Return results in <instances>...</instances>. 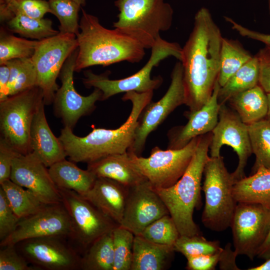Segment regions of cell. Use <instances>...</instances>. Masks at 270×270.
<instances>
[{
    "label": "cell",
    "instance_id": "bcb514c9",
    "mask_svg": "<svg viewBox=\"0 0 270 270\" xmlns=\"http://www.w3.org/2000/svg\"><path fill=\"white\" fill-rule=\"evenodd\" d=\"M225 20L231 24L232 30L236 31L239 34L256 40L259 41L265 44V46L270 49V34L262 33L246 28L232 18L224 17Z\"/></svg>",
    "mask_w": 270,
    "mask_h": 270
},
{
    "label": "cell",
    "instance_id": "e0dca14e",
    "mask_svg": "<svg viewBox=\"0 0 270 270\" xmlns=\"http://www.w3.org/2000/svg\"><path fill=\"white\" fill-rule=\"evenodd\" d=\"M72 232L70 216L62 202L46 204L36 213L21 218L14 231L0 245H16L28 239L60 236L70 239Z\"/></svg>",
    "mask_w": 270,
    "mask_h": 270
},
{
    "label": "cell",
    "instance_id": "83f0119b",
    "mask_svg": "<svg viewBox=\"0 0 270 270\" xmlns=\"http://www.w3.org/2000/svg\"><path fill=\"white\" fill-rule=\"evenodd\" d=\"M259 61L256 55L242 66L222 86L218 93V101L224 104L232 96L258 84Z\"/></svg>",
    "mask_w": 270,
    "mask_h": 270
},
{
    "label": "cell",
    "instance_id": "f907efd6",
    "mask_svg": "<svg viewBox=\"0 0 270 270\" xmlns=\"http://www.w3.org/2000/svg\"><path fill=\"white\" fill-rule=\"evenodd\" d=\"M257 256L265 260L270 257V230L266 240L258 250Z\"/></svg>",
    "mask_w": 270,
    "mask_h": 270
},
{
    "label": "cell",
    "instance_id": "d6986e66",
    "mask_svg": "<svg viewBox=\"0 0 270 270\" xmlns=\"http://www.w3.org/2000/svg\"><path fill=\"white\" fill-rule=\"evenodd\" d=\"M10 180L30 190L46 204L62 202L58 188L48 169L32 152L20 154L14 158Z\"/></svg>",
    "mask_w": 270,
    "mask_h": 270
},
{
    "label": "cell",
    "instance_id": "4dcf8cb0",
    "mask_svg": "<svg viewBox=\"0 0 270 270\" xmlns=\"http://www.w3.org/2000/svg\"><path fill=\"white\" fill-rule=\"evenodd\" d=\"M0 184L14 212L20 219L36 213L46 205L30 190L10 179Z\"/></svg>",
    "mask_w": 270,
    "mask_h": 270
},
{
    "label": "cell",
    "instance_id": "7dc6e473",
    "mask_svg": "<svg viewBox=\"0 0 270 270\" xmlns=\"http://www.w3.org/2000/svg\"><path fill=\"white\" fill-rule=\"evenodd\" d=\"M238 255L234 250L231 248V244H226L222 248L219 255L218 265L222 270H240L237 266L236 260Z\"/></svg>",
    "mask_w": 270,
    "mask_h": 270
},
{
    "label": "cell",
    "instance_id": "ac0fdd59",
    "mask_svg": "<svg viewBox=\"0 0 270 270\" xmlns=\"http://www.w3.org/2000/svg\"><path fill=\"white\" fill-rule=\"evenodd\" d=\"M170 214L160 196L148 180L129 188L120 226L138 236L149 224Z\"/></svg>",
    "mask_w": 270,
    "mask_h": 270
},
{
    "label": "cell",
    "instance_id": "74e56055",
    "mask_svg": "<svg viewBox=\"0 0 270 270\" xmlns=\"http://www.w3.org/2000/svg\"><path fill=\"white\" fill-rule=\"evenodd\" d=\"M174 248L175 252L181 253L186 258L196 256L216 254L222 248L218 240H208L202 235L180 236Z\"/></svg>",
    "mask_w": 270,
    "mask_h": 270
},
{
    "label": "cell",
    "instance_id": "2e32d148",
    "mask_svg": "<svg viewBox=\"0 0 270 270\" xmlns=\"http://www.w3.org/2000/svg\"><path fill=\"white\" fill-rule=\"evenodd\" d=\"M66 239L60 236L31 238L18 243L16 246L38 270H80L82 256Z\"/></svg>",
    "mask_w": 270,
    "mask_h": 270
},
{
    "label": "cell",
    "instance_id": "6da1fadb",
    "mask_svg": "<svg viewBox=\"0 0 270 270\" xmlns=\"http://www.w3.org/2000/svg\"><path fill=\"white\" fill-rule=\"evenodd\" d=\"M222 38L209 10L199 9L180 60L188 112L200 110L212 94L220 74Z\"/></svg>",
    "mask_w": 270,
    "mask_h": 270
},
{
    "label": "cell",
    "instance_id": "681fc988",
    "mask_svg": "<svg viewBox=\"0 0 270 270\" xmlns=\"http://www.w3.org/2000/svg\"><path fill=\"white\" fill-rule=\"evenodd\" d=\"M24 59V58L12 59L4 62L10 68V80L8 85V96L22 68Z\"/></svg>",
    "mask_w": 270,
    "mask_h": 270
},
{
    "label": "cell",
    "instance_id": "7402d4cb",
    "mask_svg": "<svg viewBox=\"0 0 270 270\" xmlns=\"http://www.w3.org/2000/svg\"><path fill=\"white\" fill-rule=\"evenodd\" d=\"M128 188L114 180L98 177L90 190L82 196L120 225Z\"/></svg>",
    "mask_w": 270,
    "mask_h": 270
},
{
    "label": "cell",
    "instance_id": "c3c4849f",
    "mask_svg": "<svg viewBox=\"0 0 270 270\" xmlns=\"http://www.w3.org/2000/svg\"><path fill=\"white\" fill-rule=\"evenodd\" d=\"M10 80V68L5 63L0 64V102L8 96V85Z\"/></svg>",
    "mask_w": 270,
    "mask_h": 270
},
{
    "label": "cell",
    "instance_id": "f5cc1de1",
    "mask_svg": "<svg viewBox=\"0 0 270 270\" xmlns=\"http://www.w3.org/2000/svg\"><path fill=\"white\" fill-rule=\"evenodd\" d=\"M248 270H270V257L262 264L250 268Z\"/></svg>",
    "mask_w": 270,
    "mask_h": 270
},
{
    "label": "cell",
    "instance_id": "5bb4252c",
    "mask_svg": "<svg viewBox=\"0 0 270 270\" xmlns=\"http://www.w3.org/2000/svg\"><path fill=\"white\" fill-rule=\"evenodd\" d=\"M78 54V48L65 61L59 75L61 86L56 92L53 102L55 115L62 120L64 126L72 130L81 117L94 110L96 102L101 100L102 95L96 88L87 96L80 95L76 90L74 72Z\"/></svg>",
    "mask_w": 270,
    "mask_h": 270
},
{
    "label": "cell",
    "instance_id": "6f0895ef",
    "mask_svg": "<svg viewBox=\"0 0 270 270\" xmlns=\"http://www.w3.org/2000/svg\"><path fill=\"white\" fill-rule=\"evenodd\" d=\"M4 0V2H10V1H12V0Z\"/></svg>",
    "mask_w": 270,
    "mask_h": 270
},
{
    "label": "cell",
    "instance_id": "60d3db41",
    "mask_svg": "<svg viewBox=\"0 0 270 270\" xmlns=\"http://www.w3.org/2000/svg\"><path fill=\"white\" fill-rule=\"evenodd\" d=\"M20 219L14 214L6 194L0 187V240H4L15 230Z\"/></svg>",
    "mask_w": 270,
    "mask_h": 270
},
{
    "label": "cell",
    "instance_id": "5b68a950",
    "mask_svg": "<svg viewBox=\"0 0 270 270\" xmlns=\"http://www.w3.org/2000/svg\"><path fill=\"white\" fill-rule=\"evenodd\" d=\"M118 20L113 26L151 48L161 32L172 26L174 10L164 0H116Z\"/></svg>",
    "mask_w": 270,
    "mask_h": 270
},
{
    "label": "cell",
    "instance_id": "d4e9b609",
    "mask_svg": "<svg viewBox=\"0 0 270 270\" xmlns=\"http://www.w3.org/2000/svg\"><path fill=\"white\" fill-rule=\"evenodd\" d=\"M50 176L58 188L74 191L85 196L93 186L96 176L92 172L78 168L74 162L66 159L48 168Z\"/></svg>",
    "mask_w": 270,
    "mask_h": 270
},
{
    "label": "cell",
    "instance_id": "11a10c76",
    "mask_svg": "<svg viewBox=\"0 0 270 270\" xmlns=\"http://www.w3.org/2000/svg\"><path fill=\"white\" fill-rule=\"evenodd\" d=\"M77 4H78L80 6H84L86 4L87 0H73Z\"/></svg>",
    "mask_w": 270,
    "mask_h": 270
},
{
    "label": "cell",
    "instance_id": "9a60e30c",
    "mask_svg": "<svg viewBox=\"0 0 270 270\" xmlns=\"http://www.w3.org/2000/svg\"><path fill=\"white\" fill-rule=\"evenodd\" d=\"M212 133L210 156H220L222 147L224 145L230 146L238 159L237 168L232 173L234 182L245 178V168L252 154L248 125L242 122L234 110H231L226 104H222L218 122Z\"/></svg>",
    "mask_w": 270,
    "mask_h": 270
},
{
    "label": "cell",
    "instance_id": "ffe728a7",
    "mask_svg": "<svg viewBox=\"0 0 270 270\" xmlns=\"http://www.w3.org/2000/svg\"><path fill=\"white\" fill-rule=\"evenodd\" d=\"M220 88L218 81L209 100L197 111L186 113L187 123L174 127L168 132V149L182 148L194 138L212 131L218 120L220 107L218 101Z\"/></svg>",
    "mask_w": 270,
    "mask_h": 270
},
{
    "label": "cell",
    "instance_id": "44dd1931",
    "mask_svg": "<svg viewBox=\"0 0 270 270\" xmlns=\"http://www.w3.org/2000/svg\"><path fill=\"white\" fill-rule=\"evenodd\" d=\"M44 100L34 116L30 130V144L34 153L47 167L67 156L59 138L52 133L44 112Z\"/></svg>",
    "mask_w": 270,
    "mask_h": 270
},
{
    "label": "cell",
    "instance_id": "4316f807",
    "mask_svg": "<svg viewBox=\"0 0 270 270\" xmlns=\"http://www.w3.org/2000/svg\"><path fill=\"white\" fill-rule=\"evenodd\" d=\"M228 102L247 125L266 118L268 109L267 96L259 84L232 96Z\"/></svg>",
    "mask_w": 270,
    "mask_h": 270
},
{
    "label": "cell",
    "instance_id": "ee69618b",
    "mask_svg": "<svg viewBox=\"0 0 270 270\" xmlns=\"http://www.w3.org/2000/svg\"><path fill=\"white\" fill-rule=\"evenodd\" d=\"M256 55L260 64L258 84L266 93L270 92V49L265 46Z\"/></svg>",
    "mask_w": 270,
    "mask_h": 270
},
{
    "label": "cell",
    "instance_id": "f546056e",
    "mask_svg": "<svg viewBox=\"0 0 270 270\" xmlns=\"http://www.w3.org/2000/svg\"><path fill=\"white\" fill-rule=\"evenodd\" d=\"M253 56L238 40L223 37L218 78L220 86H223L234 74Z\"/></svg>",
    "mask_w": 270,
    "mask_h": 270
},
{
    "label": "cell",
    "instance_id": "ba28073f",
    "mask_svg": "<svg viewBox=\"0 0 270 270\" xmlns=\"http://www.w3.org/2000/svg\"><path fill=\"white\" fill-rule=\"evenodd\" d=\"M43 100L42 90L36 86L0 102V138L20 154L32 152V124Z\"/></svg>",
    "mask_w": 270,
    "mask_h": 270
},
{
    "label": "cell",
    "instance_id": "836d02e7",
    "mask_svg": "<svg viewBox=\"0 0 270 270\" xmlns=\"http://www.w3.org/2000/svg\"><path fill=\"white\" fill-rule=\"evenodd\" d=\"M38 41L18 38L1 28L0 64L12 59L32 58Z\"/></svg>",
    "mask_w": 270,
    "mask_h": 270
},
{
    "label": "cell",
    "instance_id": "3957f363",
    "mask_svg": "<svg viewBox=\"0 0 270 270\" xmlns=\"http://www.w3.org/2000/svg\"><path fill=\"white\" fill-rule=\"evenodd\" d=\"M81 10L80 32L76 36L78 54L75 72L124 61L138 63L143 59L146 48L138 40L117 28L104 27L98 17Z\"/></svg>",
    "mask_w": 270,
    "mask_h": 270
},
{
    "label": "cell",
    "instance_id": "7bdbcfd3",
    "mask_svg": "<svg viewBox=\"0 0 270 270\" xmlns=\"http://www.w3.org/2000/svg\"><path fill=\"white\" fill-rule=\"evenodd\" d=\"M20 154L2 138H0V184L10 179L13 160Z\"/></svg>",
    "mask_w": 270,
    "mask_h": 270
},
{
    "label": "cell",
    "instance_id": "8fae6325",
    "mask_svg": "<svg viewBox=\"0 0 270 270\" xmlns=\"http://www.w3.org/2000/svg\"><path fill=\"white\" fill-rule=\"evenodd\" d=\"M78 48L72 34H58L38 41L32 57L37 76V86L42 90L45 104L53 103L59 86L56 80L68 56Z\"/></svg>",
    "mask_w": 270,
    "mask_h": 270
},
{
    "label": "cell",
    "instance_id": "816d5d0a",
    "mask_svg": "<svg viewBox=\"0 0 270 270\" xmlns=\"http://www.w3.org/2000/svg\"><path fill=\"white\" fill-rule=\"evenodd\" d=\"M14 16L10 9L7 4L2 0H0V19L2 22H8L14 18Z\"/></svg>",
    "mask_w": 270,
    "mask_h": 270
},
{
    "label": "cell",
    "instance_id": "7a4b0ae2",
    "mask_svg": "<svg viewBox=\"0 0 270 270\" xmlns=\"http://www.w3.org/2000/svg\"><path fill=\"white\" fill-rule=\"evenodd\" d=\"M153 92L124 94L122 100H130L132 108L126 121L117 128L93 126L90 133L80 137L74 134L70 128L64 126L58 138L70 160L88 164L110 155L127 152L133 142L139 116L152 101Z\"/></svg>",
    "mask_w": 270,
    "mask_h": 270
},
{
    "label": "cell",
    "instance_id": "f6af8a7d",
    "mask_svg": "<svg viewBox=\"0 0 270 270\" xmlns=\"http://www.w3.org/2000/svg\"><path fill=\"white\" fill-rule=\"evenodd\" d=\"M220 252L188 257L186 258V268L189 270H214L218 262Z\"/></svg>",
    "mask_w": 270,
    "mask_h": 270
},
{
    "label": "cell",
    "instance_id": "d590c367",
    "mask_svg": "<svg viewBox=\"0 0 270 270\" xmlns=\"http://www.w3.org/2000/svg\"><path fill=\"white\" fill-rule=\"evenodd\" d=\"M134 236L132 232L120 225L112 230L113 270H130Z\"/></svg>",
    "mask_w": 270,
    "mask_h": 270
},
{
    "label": "cell",
    "instance_id": "9c48e42d",
    "mask_svg": "<svg viewBox=\"0 0 270 270\" xmlns=\"http://www.w3.org/2000/svg\"><path fill=\"white\" fill-rule=\"evenodd\" d=\"M58 190L71 220L72 232L69 240L80 254H83L95 240L120 226L74 191Z\"/></svg>",
    "mask_w": 270,
    "mask_h": 270
},
{
    "label": "cell",
    "instance_id": "8992f818",
    "mask_svg": "<svg viewBox=\"0 0 270 270\" xmlns=\"http://www.w3.org/2000/svg\"><path fill=\"white\" fill-rule=\"evenodd\" d=\"M182 51V48L178 42H170L160 37L151 48L148 61L136 73L125 78L111 80L108 78L109 72L98 74L88 70L84 72L82 82L86 88L99 89L102 93L101 100L122 92H154L160 86L162 78L160 76L151 78L153 68L169 56H174L180 61Z\"/></svg>",
    "mask_w": 270,
    "mask_h": 270
},
{
    "label": "cell",
    "instance_id": "30bf717a",
    "mask_svg": "<svg viewBox=\"0 0 270 270\" xmlns=\"http://www.w3.org/2000/svg\"><path fill=\"white\" fill-rule=\"evenodd\" d=\"M200 136L180 149L163 150L155 146L148 158L128 152L132 164L154 188H168L175 184L186 170Z\"/></svg>",
    "mask_w": 270,
    "mask_h": 270
},
{
    "label": "cell",
    "instance_id": "4fadbf2b",
    "mask_svg": "<svg viewBox=\"0 0 270 270\" xmlns=\"http://www.w3.org/2000/svg\"><path fill=\"white\" fill-rule=\"evenodd\" d=\"M185 103L183 70L181 62L178 61L172 72L171 82L166 92L158 101L148 103L141 112L133 142L128 152L140 156L148 135L177 107Z\"/></svg>",
    "mask_w": 270,
    "mask_h": 270
},
{
    "label": "cell",
    "instance_id": "b9f144b4",
    "mask_svg": "<svg viewBox=\"0 0 270 270\" xmlns=\"http://www.w3.org/2000/svg\"><path fill=\"white\" fill-rule=\"evenodd\" d=\"M37 73L32 58H24L22 68L9 96L37 86Z\"/></svg>",
    "mask_w": 270,
    "mask_h": 270
},
{
    "label": "cell",
    "instance_id": "603a6c76",
    "mask_svg": "<svg viewBox=\"0 0 270 270\" xmlns=\"http://www.w3.org/2000/svg\"><path fill=\"white\" fill-rule=\"evenodd\" d=\"M87 169L97 178H108L128 188L147 180L132 164L128 152L110 155L88 163Z\"/></svg>",
    "mask_w": 270,
    "mask_h": 270
},
{
    "label": "cell",
    "instance_id": "1f68e13d",
    "mask_svg": "<svg viewBox=\"0 0 270 270\" xmlns=\"http://www.w3.org/2000/svg\"><path fill=\"white\" fill-rule=\"evenodd\" d=\"M248 127L252 152L256 157L252 174L260 167L270 169V122L264 118Z\"/></svg>",
    "mask_w": 270,
    "mask_h": 270
},
{
    "label": "cell",
    "instance_id": "9f6ffc18",
    "mask_svg": "<svg viewBox=\"0 0 270 270\" xmlns=\"http://www.w3.org/2000/svg\"><path fill=\"white\" fill-rule=\"evenodd\" d=\"M268 8L269 14L270 15V0H268Z\"/></svg>",
    "mask_w": 270,
    "mask_h": 270
},
{
    "label": "cell",
    "instance_id": "52a82bcc",
    "mask_svg": "<svg viewBox=\"0 0 270 270\" xmlns=\"http://www.w3.org/2000/svg\"><path fill=\"white\" fill-rule=\"evenodd\" d=\"M204 175L202 190L205 196V205L202 222L207 228L221 232L230 227L238 204L233 194L234 182L220 156H209Z\"/></svg>",
    "mask_w": 270,
    "mask_h": 270
},
{
    "label": "cell",
    "instance_id": "7c38bea8",
    "mask_svg": "<svg viewBox=\"0 0 270 270\" xmlns=\"http://www.w3.org/2000/svg\"><path fill=\"white\" fill-rule=\"evenodd\" d=\"M230 227L234 250L253 260L270 230V208L260 204L238 202Z\"/></svg>",
    "mask_w": 270,
    "mask_h": 270
},
{
    "label": "cell",
    "instance_id": "f35d334b",
    "mask_svg": "<svg viewBox=\"0 0 270 270\" xmlns=\"http://www.w3.org/2000/svg\"><path fill=\"white\" fill-rule=\"evenodd\" d=\"M14 16L23 15L40 19L47 12L51 13L48 1L45 0H13L6 2Z\"/></svg>",
    "mask_w": 270,
    "mask_h": 270
},
{
    "label": "cell",
    "instance_id": "484cf974",
    "mask_svg": "<svg viewBox=\"0 0 270 270\" xmlns=\"http://www.w3.org/2000/svg\"><path fill=\"white\" fill-rule=\"evenodd\" d=\"M233 194L238 202L258 204L270 208V169L260 167L236 182Z\"/></svg>",
    "mask_w": 270,
    "mask_h": 270
},
{
    "label": "cell",
    "instance_id": "e575fe53",
    "mask_svg": "<svg viewBox=\"0 0 270 270\" xmlns=\"http://www.w3.org/2000/svg\"><path fill=\"white\" fill-rule=\"evenodd\" d=\"M51 14L60 21L59 32L72 34L76 36L80 32L78 12L81 8L73 0H48Z\"/></svg>",
    "mask_w": 270,
    "mask_h": 270
},
{
    "label": "cell",
    "instance_id": "d6a6232c",
    "mask_svg": "<svg viewBox=\"0 0 270 270\" xmlns=\"http://www.w3.org/2000/svg\"><path fill=\"white\" fill-rule=\"evenodd\" d=\"M8 29L26 38L40 40L60 33L54 30L52 21L48 18H34L16 15L7 22Z\"/></svg>",
    "mask_w": 270,
    "mask_h": 270
},
{
    "label": "cell",
    "instance_id": "f1b7e54d",
    "mask_svg": "<svg viewBox=\"0 0 270 270\" xmlns=\"http://www.w3.org/2000/svg\"><path fill=\"white\" fill-rule=\"evenodd\" d=\"M114 262L112 231L95 240L82 254L80 270H113Z\"/></svg>",
    "mask_w": 270,
    "mask_h": 270
},
{
    "label": "cell",
    "instance_id": "db71d44e",
    "mask_svg": "<svg viewBox=\"0 0 270 270\" xmlns=\"http://www.w3.org/2000/svg\"><path fill=\"white\" fill-rule=\"evenodd\" d=\"M268 99V112L266 118L270 122V92L266 93Z\"/></svg>",
    "mask_w": 270,
    "mask_h": 270
},
{
    "label": "cell",
    "instance_id": "277c9868",
    "mask_svg": "<svg viewBox=\"0 0 270 270\" xmlns=\"http://www.w3.org/2000/svg\"><path fill=\"white\" fill-rule=\"evenodd\" d=\"M212 136V132L200 136L198 144L186 170L174 185L154 189L166 206L180 236L202 235L193 219L195 208L202 205L201 182Z\"/></svg>",
    "mask_w": 270,
    "mask_h": 270
},
{
    "label": "cell",
    "instance_id": "cb8c5ba5",
    "mask_svg": "<svg viewBox=\"0 0 270 270\" xmlns=\"http://www.w3.org/2000/svg\"><path fill=\"white\" fill-rule=\"evenodd\" d=\"M175 251L173 246L150 242L135 236L130 270H164L170 265Z\"/></svg>",
    "mask_w": 270,
    "mask_h": 270
},
{
    "label": "cell",
    "instance_id": "ab89813d",
    "mask_svg": "<svg viewBox=\"0 0 270 270\" xmlns=\"http://www.w3.org/2000/svg\"><path fill=\"white\" fill-rule=\"evenodd\" d=\"M0 250V270H38L30 266L26 258L17 250L16 245L2 246Z\"/></svg>",
    "mask_w": 270,
    "mask_h": 270
},
{
    "label": "cell",
    "instance_id": "8d00e7d4",
    "mask_svg": "<svg viewBox=\"0 0 270 270\" xmlns=\"http://www.w3.org/2000/svg\"><path fill=\"white\" fill-rule=\"evenodd\" d=\"M138 236L156 244L174 246L180 234L172 218L166 214L148 226Z\"/></svg>",
    "mask_w": 270,
    "mask_h": 270
}]
</instances>
